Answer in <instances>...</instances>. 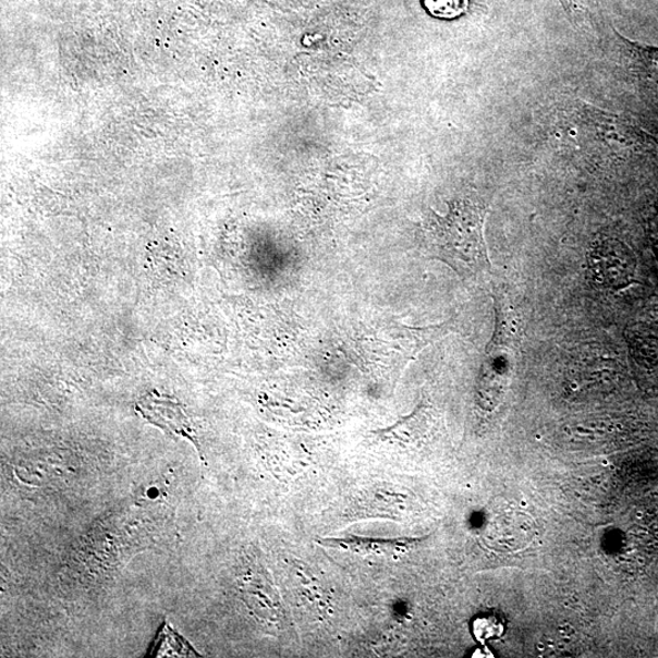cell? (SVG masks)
Here are the masks:
<instances>
[{"instance_id":"2","label":"cell","mask_w":658,"mask_h":658,"mask_svg":"<svg viewBox=\"0 0 658 658\" xmlns=\"http://www.w3.org/2000/svg\"><path fill=\"white\" fill-rule=\"evenodd\" d=\"M613 31L626 77L645 96L658 100V48L633 42Z\"/></svg>"},{"instance_id":"4","label":"cell","mask_w":658,"mask_h":658,"mask_svg":"<svg viewBox=\"0 0 658 658\" xmlns=\"http://www.w3.org/2000/svg\"><path fill=\"white\" fill-rule=\"evenodd\" d=\"M417 539H379L348 536L317 540L324 548L351 552L368 560L398 561L417 544Z\"/></svg>"},{"instance_id":"5","label":"cell","mask_w":658,"mask_h":658,"mask_svg":"<svg viewBox=\"0 0 658 658\" xmlns=\"http://www.w3.org/2000/svg\"><path fill=\"white\" fill-rule=\"evenodd\" d=\"M426 12L441 20H454L467 13L470 0H421Z\"/></svg>"},{"instance_id":"6","label":"cell","mask_w":658,"mask_h":658,"mask_svg":"<svg viewBox=\"0 0 658 658\" xmlns=\"http://www.w3.org/2000/svg\"><path fill=\"white\" fill-rule=\"evenodd\" d=\"M505 632V625L493 614L476 617L472 622V634L480 644L497 641Z\"/></svg>"},{"instance_id":"3","label":"cell","mask_w":658,"mask_h":658,"mask_svg":"<svg viewBox=\"0 0 658 658\" xmlns=\"http://www.w3.org/2000/svg\"><path fill=\"white\" fill-rule=\"evenodd\" d=\"M136 410L151 425L170 436L186 438L199 448L192 421L178 399L151 392L138 401Z\"/></svg>"},{"instance_id":"1","label":"cell","mask_w":658,"mask_h":658,"mask_svg":"<svg viewBox=\"0 0 658 658\" xmlns=\"http://www.w3.org/2000/svg\"><path fill=\"white\" fill-rule=\"evenodd\" d=\"M487 210L485 205H459L448 218H436L426 242L429 258L446 263L462 279L490 272L483 232Z\"/></svg>"}]
</instances>
